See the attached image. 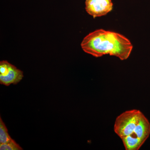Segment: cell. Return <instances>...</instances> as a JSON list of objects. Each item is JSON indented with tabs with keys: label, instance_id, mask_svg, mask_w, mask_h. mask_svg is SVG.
I'll list each match as a JSON object with an SVG mask.
<instances>
[{
	"label": "cell",
	"instance_id": "cell-3",
	"mask_svg": "<svg viewBox=\"0 0 150 150\" xmlns=\"http://www.w3.org/2000/svg\"><path fill=\"white\" fill-rule=\"evenodd\" d=\"M23 72L6 61L0 62V84L8 86L16 85L22 80Z\"/></svg>",
	"mask_w": 150,
	"mask_h": 150
},
{
	"label": "cell",
	"instance_id": "cell-7",
	"mask_svg": "<svg viewBox=\"0 0 150 150\" xmlns=\"http://www.w3.org/2000/svg\"><path fill=\"white\" fill-rule=\"evenodd\" d=\"M11 139L8 134L7 128L1 117H0V144H5Z\"/></svg>",
	"mask_w": 150,
	"mask_h": 150
},
{
	"label": "cell",
	"instance_id": "cell-6",
	"mask_svg": "<svg viewBox=\"0 0 150 150\" xmlns=\"http://www.w3.org/2000/svg\"><path fill=\"white\" fill-rule=\"evenodd\" d=\"M121 140L126 150H139L144 143L138 137L132 134L121 139Z\"/></svg>",
	"mask_w": 150,
	"mask_h": 150
},
{
	"label": "cell",
	"instance_id": "cell-5",
	"mask_svg": "<svg viewBox=\"0 0 150 150\" xmlns=\"http://www.w3.org/2000/svg\"><path fill=\"white\" fill-rule=\"evenodd\" d=\"M131 134L138 137L144 143L149 137L150 123L144 114H142L136 129Z\"/></svg>",
	"mask_w": 150,
	"mask_h": 150
},
{
	"label": "cell",
	"instance_id": "cell-8",
	"mask_svg": "<svg viewBox=\"0 0 150 150\" xmlns=\"http://www.w3.org/2000/svg\"><path fill=\"white\" fill-rule=\"evenodd\" d=\"M1 150H22L23 149L12 139L5 144H0Z\"/></svg>",
	"mask_w": 150,
	"mask_h": 150
},
{
	"label": "cell",
	"instance_id": "cell-1",
	"mask_svg": "<svg viewBox=\"0 0 150 150\" xmlns=\"http://www.w3.org/2000/svg\"><path fill=\"white\" fill-rule=\"evenodd\" d=\"M83 51L94 57L109 54L126 60L131 54L133 46L123 35L103 29L97 30L84 38L81 43Z\"/></svg>",
	"mask_w": 150,
	"mask_h": 150
},
{
	"label": "cell",
	"instance_id": "cell-4",
	"mask_svg": "<svg viewBox=\"0 0 150 150\" xmlns=\"http://www.w3.org/2000/svg\"><path fill=\"white\" fill-rule=\"evenodd\" d=\"M85 5L87 12L94 18L105 15L113 7L111 0H86Z\"/></svg>",
	"mask_w": 150,
	"mask_h": 150
},
{
	"label": "cell",
	"instance_id": "cell-2",
	"mask_svg": "<svg viewBox=\"0 0 150 150\" xmlns=\"http://www.w3.org/2000/svg\"><path fill=\"white\" fill-rule=\"evenodd\" d=\"M143 114L140 110L136 109L123 112L115 120L114 126L115 134L121 139L131 135Z\"/></svg>",
	"mask_w": 150,
	"mask_h": 150
}]
</instances>
